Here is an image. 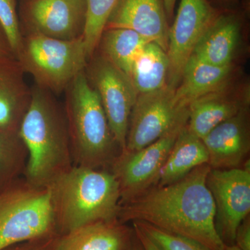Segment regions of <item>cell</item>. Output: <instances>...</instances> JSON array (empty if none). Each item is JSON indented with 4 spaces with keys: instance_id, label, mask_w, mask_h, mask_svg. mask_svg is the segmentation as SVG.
<instances>
[{
    "instance_id": "obj_7",
    "label": "cell",
    "mask_w": 250,
    "mask_h": 250,
    "mask_svg": "<svg viewBox=\"0 0 250 250\" xmlns=\"http://www.w3.org/2000/svg\"><path fill=\"white\" fill-rule=\"evenodd\" d=\"M84 73L99 95L120 149L124 150L130 115L139 93L127 75L97 50L88 59Z\"/></svg>"
},
{
    "instance_id": "obj_12",
    "label": "cell",
    "mask_w": 250,
    "mask_h": 250,
    "mask_svg": "<svg viewBox=\"0 0 250 250\" xmlns=\"http://www.w3.org/2000/svg\"><path fill=\"white\" fill-rule=\"evenodd\" d=\"M219 16L208 0H181L169 29L167 85L176 89L197 42Z\"/></svg>"
},
{
    "instance_id": "obj_9",
    "label": "cell",
    "mask_w": 250,
    "mask_h": 250,
    "mask_svg": "<svg viewBox=\"0 0 250 250\" xmlns=\"http://www.w3.org/2000/svg\"><path fill=\"white\" fill-rule=\"evenodd\" d=\"M186 125L175 128L139 150L121 151L116 156L108 170L119 184L121 206L155 187L164 163Z\"/></svg>"
},
{
    "instance_id": "obj_3",
    "label": "cell",
    "mask_w": 250,
    "mask_h": 250,
    "mask_svg": "<svg viewBox=\"0 0 250 250\" xmlns=\"http://www.w3.org/2000/svg\"><path fill=\"white\" fill-rule=\"evenodd\" d=\"M59 234L118 219L121 192L108 169L74 165L49 187Z\"/></svg>"
},
{
    "instance_id": "obj_14",
    "label": "cell",
    "mask_w": 250,
    "mask_h": 250,
    "mask_svg": "<svg viewBox=\"0 0 250 250\" xmlns=\"http://www.w3.org/2000/svg\"><path fill=\"white\" fill-rule=\"evenodd\" d=\"M131 29L167 52L168 24L163 0H118L105 29Z\"/></svg>"
},
{
    "instance_id": "obj_1",
    "label": "cell",
    "mask_w": 250,
    "mask_h": 250,
    "mask_svg": "<svg viewBox=\"0 0 250 250\" xmlns=\"http://www.w3.org/2000/svg\"><path fill=\"white\" fill-rule=\"evenodd\" d=\"M208 164L199 166L174 183L154 187L121 206L118 220L141 221L195 240L211 250L225 246L215 229V205L207 177Z\"/></svg>"
},
{
    "instance_id": "obj_24",
    "label": "cell",
    "mask_w": 250,
    "mask_h": 250,
    "mask_svg": "<svg viewBox=\"0 0 250 250\" xmlns=\"http://www.w3.org/2000/svg\"><path fill=\"white\" fill-rule=\"evenodd\" d=\"M118 0H86V23L83 39L89 59L98 47L100 37Z\"/></svg>"
},
{
    "instance_id": "obj_2",
    "label": "cell",
    "mask_w": 250,
    "mask_h": 250,
    "mask_svg": "<svg viewBox=\"0 0 250 250\" xmlns=\"http://www.w3.org/2000/svg\"><path fill=\"white\" fill-rule=\"evenodd\" d=\"M57 97L34 83L18 131L28 152L22 177L36 187H50L74 166L63 105Z\"/></svg>"
},
{
    "instance_id": "obj_6",
    "label": "cell",
    "mask_w": 250,
    "mask_h": 250,
    "mask_svg": "<svg viewBox=\"0 0 250 250\" xmlns=\"http://www.w3.org/2000/svg\"><path fill=\"white\" fill-rule=\"evenodd\" d=\"M16 58L35 84L56 96L84 71L88 60L83 37L62 41L37 34L22 35Z\"/></svg>"
},
{
    "instance_id": "obj_33",
    "label": "cell",
    "mask_w": 250,
    "mask_h": 250,
    "mask_svg": "<svg viewBox=\"0 0 250 250\" xmlns=\"http://www.w3.org/2000/svg\"><path fill=\"white\" fill-rule=\"evenodd\" d=\"M131 250H143L142 248H141V245H140L139 241H138L137 238L136 237V241L134 242V246H133L132 248H131Z\"/></svg>"
},
{
    "instance_id": "obj_16",
    "label": "cell",
    "mask_w": 250,
    "mask_h": 250,
    "mask_svg": "<svg viewBox=\"0 0 250 250\" xmlns=\"http://www.w3.org/2000/svg\"><path fill=\"white\" fill-rule=\"evenodd\" d=\"M249 104L248 89L236 91L231 85L207 94L189 105L188 129L202 140L213 128L236 116Z\"/></svg>"
},
{
    "instance_id": "obj_28",
    "label": "cell",
    "mask_w": 250,
    "mask_h": 250,
    "mask_svg": "<svg viewBox=\"0 0 250 250\" xmlns=\"http://www.w3.org/2000/svg\"><path fill=\"white\" fill-rule=\"evenodd\" d=\"M235 244L242 250H250V218L246 217L237 228Z\"/></svg>"
},
{
    "instance_id": "obj_22",
    "label": "cell",
    "mask_w": 250,
    "mask_h": 250,
    "mask_svg": "<svg viewBox=\"0 0 250 250\" xmlns=\"http://www.w3.org/2000/svg\"><path fill=\"white\" fill-rule=\"evenodd\" d=\"M148 41L136 31L128 29H105L97 51L127 75L135 59Z\"/></svg>"
},
{
    "instance_id": "obj_29",
    "label": "cell",
    "mask_w": 250,
    "mask_h": 250,
    "mask_svg": "<svg viewBox=\"0 0 250 250\" xmlns=\"http://www.w3.org/2000/svg\"><path fill=\"white\" fill-rule=\"evenodd\" d=\"M135 235L139 241L143 250H161L143 231L132 225Z\"/></svg>"
},
{
    "instance_id": "obj_20",
    "label": "cell",
    "mask_w": 250,
    "mask_h": 250,
    "mask_svg": "<svg viewBox=\"0 0 250 250\" xmlns=\"http://www.w3.org/2000/svg\"><path fill=\"white\" fill-rule=\"evenodd\" d=\"M208 163V154L203 141L190 132L187 125L179 132L155 187L174 183L194 169Z\"/></svg>"
},
{
    "instance_id": "obj_25",
    "label": "cell",
    "mask_w": 250,
    "mask_h": 250,
    "mask_svg": "<svg viewBox=\"0 0 250 250\" xmlns=\"http://www.w3.org/2000/svg\"><path fill=\"white\" fill-rule=\"evenodd\" d=\"M131 223L146 233L161 250H211L195 240L168 232L150 224L141 221Z\"/></svg>"
},
{
    "instance_id": "obj_19",
    "label": "cell",
    "mask_w": 250,
    "mask_h": 250,
    "mask_svg": "<svg viewBox=\"0 0 250 250\" xmlns=\"http://www.w3.org/2000/svg\"><path fill=\"white\" fill-rule=\"evenodd\" d=\"M241 35V22L235 15H219L197 42L191 55L211 65H232Z\"/></svg>"
},
{
    "instance_id": "obj_11",
    "label": "cell",
    "mask_w": 250,
    "mask_h": 250,
    "mask_svg": "<svg viewBox=\"0 0 250 250\" xmlns=\"http://www.w3.org/2000/svg\"><path fill=\"white\" fill-rule=\"evenodd\" d=\"M207 185L215 202L218 236L224 244H235L237 228L250 213V160L239 168H210Z\"/></svg>"
},
{
    "instance_id": "obj_4",
    "label": "cell",
    "mask_w": 250,
    "mask_h": 250,
    "mask_svg": "<svg viewBox=\"0 0 250 250\" xmlns=\"http://www.w3.org/2000/svg\"><path fill=\"white\" fill-rule=\"evenodd\" d=\"M63 94L74 165L109 169L121 150L99 95L88 83L84 71L70 82Z\"/></svg>"
},
{
    "instance_id": "obj_27",
    "label": "cell",
    "mask_w": 250,
    "mask_h": 250,
    "mask_svg": "<svg viewBox=\"0 0 250 250\" xmlns=\"http://www.w3.org/2000/svg\"><path fill=\"white\" fill-rule=\"evenodd\" d=\"M58 235L24 242L9 247L4 250H53L54 241Z\"/></svg>"
},
{
    "instance_id": "obj_17",
    "label": "cell",
    "mask_w": 250,
    "mask_h": 250,
    "mask_svg": "<svg viewBox=\"0 0 250 250\" xmlns=\"http://www.w3.org/2000/svg\"><path fill=\"white\" fill-rule=\"evenodd\" d=\"M25 74L14 55L0 56V129L19 131L31 100Z\"/></svg>"
},
{
    "instance_id": "obj_31",
    "label": "cell",
    "mask_w": 250,
    "mask_h": 250,
    "mask_svg": "<svg viewBox=\"0 0 250 250\" xmlns=\"http://www.w3.org/2000/svg\"><path fill=\"white\" fill-rule=\"evenodd\" d=\"M177 0H163L164 8H165L166 15L169 18H172L173 15L174 6Z\"/></svg>"
},
{
    "instance_id": "obj_15",
    "label": "cell",
    "mask_w": 250,
    "mask_h": 250,
    "mask_svg": "<svg viewBox=\"0 0 250 250\" xmlns=\"http://www.w3.org/2000/svg\"><path fill=\"white\" fill-rule=\"evenodd\" d=\"M135 241L134 229L115 219L59 234L53 250H131Z\"/></svg>"
},
{
    "instance_id": "obj_10",
    "label": "cell",
    "mask_w": 250,
    "mask_h": 250,
    "mask_svg": "<svg viewBox=\"0 0 250 250\" xmlns=\"http://www.w3.org/2000/svg\"><path fill=\"white\" fill-rule=\"evenodd\" d=\"M18 13L22 36L75 40L84 33L86 0H21Z\"/></svg>"
},
{
    "instance_id": "obj_23",
    "label": "cell",
    "mask_w": 250,
    "mask_h": 250,
    "mask_svg": "<svg viewBox=\"0 0 250 250\" xmlns=\"http://www.w3.org/2000/svg\"><path fill=\"white\" fill-rule=\"evenodd\" d=\"M28 152L18 131L0 129V189L23 176Z\"/></svg>"
},
{
    "instance_id": "obj_5",
    "label": "cell",
    "mask_w": 250,
    "mask_h": 250,
    "mask_svg": "<svg viewBox=\"0 0 250 250\" xmlns=\"http://www.w3.org/2000/svg\"><path fill=\"white\" fill-rule=\"evenodd\" d=\"M58 234L49 187L22 177L0 189V250Z\"/></svg>"
},
{
    "instance_id": "obj_30",
    "label": "cell",
    "mask_w": 250,
    "mask_h": 250,
    "mask_svg": "<svg viewBox=\"0 0 250 250\" xmlns=\"http://www.w3.org/2000/svg\"><path fill=\"white\" fill-rule=\"evenodd\" d=\"M6 55H14V54L10 47L4 31L0 25V56Z\"/></svg>"
},
{
    "instance_id": "obj_18",
    "label": "cell",
    "mask_w": 250,
    "mask_h": 250,
    "mask_svg": "<svg viewBox=\"0 0 250 250\" xmlns=\"http://www.w3.org/2000/svg\"><path fill=\"white\" fill-rule=\"evenodd\" d=\"M233 72V64L218 66L191 55L174 90V99L179 106L188 108L189 105L197 99L231 85Z\"/></svg>"
},
{
    "instance_id": "obj_8",
    "label": "cell",
    "mask_w": 250,
    "mask_h": 250,
    "mask_svg": "<svg viewBox=\"0 0 250 250\" xmlns=\"http://www.w3.org/2000/svg\"><path fill=\"white\" fill-rule=\"evenodd\" d=\"M174 90L166 85L156 91L139 94L130 115L124 150H139L187 124L188 108L179 106Z\"/></svg>"
},
{
    "instance_id": "obj_32",
    "label": "cell",
    "mask_w": 250,
    "mask_h": 250,
    "mask_svg": "<svg viewBox=\"0 0 250 250\" xmlns=\"http://www.w3.org/2000/svg\"><path fill=\"white\" fill-rule=\"evenodd\" d=\"M223 250H242L241 248H238L236 244L225 245Z\"/></svg>"
},
{
    "instance_id": "obj_26",
    "label": "cell",
    "mask_w": 250,
    "mask_h": 250,
    "mask_svg": "<svg viewBox=\"0 0 250 250\" xmlns=\"http://www.w3.org/2000/svg\"><path fill=\"white\" fill-rule=\"evenodd\" d=\"M0 25L16 57L22 42L17 0H0Z\"/></svg>"
},
{
    "instance_id": "obj_13",
    "label": "cell",
    "mask_w": 250,
    "mask_h": 250,
    "mask_svg": "<svg viewBox=\"0 0 250 250\" xmlns=\"http://www.w3.org/2000/svg\"><path fill=\"white\" fill-rule=\"evenodd\" d=\"M249 106L220 123L202 139L208 154L210 168H239L249 160Z\"/></svg>"
},
{
    "instance_id": "obj_21",
    "label": "cell",
    "mask_w": 250,
    "mask_h": 250,
    "mask_svg": "<svg viewBox=\"0 0 250 250\" xmlns=\"http://www.w3.org/2000/svg\"><path fill=\"white\" fill-rule=\"evenodd\" d=\"M168 70L167 52L149 42L135 59L126 75L139 94L151 93L167 85Z\"/></svg>"
}]
</instances>
